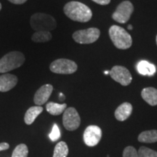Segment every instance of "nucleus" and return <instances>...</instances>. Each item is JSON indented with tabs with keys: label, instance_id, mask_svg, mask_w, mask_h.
Returning <instances> with one entry per match:
<instances>
[{
	"label": "nucleus",
	"instance_id": "1",
	"mask_svg": "<svg viewBox=\"0 0 157 157\" xmlns=\"http://www.w3.org/2000/svg\"><path fill=\"white\" fill-rule=\"evenodd\" d=\"M63 11L68 18L77 22H88L93 17V13L90 7L79 2H68L64 6Z\"/></svg>",
	"mask_w": 157,
	"mask_h": 157
},
{
	"label": "nucleus",
	"instance_id": "2",
	"mask_svg": "<svg viewBox=\"0 0 157 157\" xmlns=\"http://www.w3.org/2000/svg\"><path fill=\"white\" fill-rule=\"evenodd\" d=\"M109 34L113 44L117 48L120 50H127L132 46V37L122 27L113 25L110 27Z\"/></svg>",
	"mask_w": 157,
	"mask_h": 157
},
{
	"label": "nucleus",
	"instance_id": "3",
	"mask_svg": "<svg viewBox=\"0 0 157 157\" xmlns=\"http://www.w3.org/2000/svg\"><path fill=\"white\" fill-rule=\"evenodd\" d=\"M25 62V56L22 52L13 51L0 59V73H7L21 67Z\"/></svg>",
	"mask_w": 157,
	"mask_h": 157
},
{
	"label": "nucleus",
	"instance_id": "4",
	"mask_svg": "<svg viewBox=\"0 0 157 157\" xmlns=\"http://www.w3.org/2000/svg\"><path fill=\"white\" fill-rule=\"evenodd\" d=\"M30 24L31 28L36 31H50L57 26L56 21L52 15L40 13H35L31 17Z\"/></svg>",
	"mask_w": 157,
	"mask_h": 157
},
{
	"label": "nucleus",
	"instance_id": "5",
	"mask_svg": "<svg viewBox=\"0 0 157 157\" xmlns=\"http://www.w3.org/2000/svg\"><path fill=\"white\" fill-rule=\"evenodd\" d=\"M77 68L75 62L65 58L57 59L50 66L51 71L58 74H72L77 71Z\"/></svg>",
	"mask_w": 157,
	"mask_h": 157
},
{
	"label": "nucleus",
	"instance_id": "6",
	"mask_svg": "<svg viewBox=\"0 0 157 157\" xmlns=\"http://www.w3.org/2000/svg\"><path fill=\"white\" fill-rule=\"evenodd\" d=\"M101 31L97 28H90L76 31L73 34V39L76 42L82 44H92L99 39Z\"/></svg>",
	"mask_w": 157,
	"mask_h": 157
},
{
	"label": "nucleus",
	"instance_id": "7",
	"mask_svg": "<svg viewBox=\"0 0 157 157\" xmlns=\"http://www.w3.org/2000/svg\"><path fill=\"white\" fill-rule=\"evenodd\" d=\"M63 124L68 131H74L78 128L81 124V119L76 109L70 107L66 109L63 116Z\"/></svg>",
	"mask_w": 157,
	"mask_h": 157
},
{
	"label": "nucleus",
	"instance_id": "8",
	"mask_svg": "<svg viewBox=\"0 0 157 157\" xmlns=\"http://www.w3.org/2000/svg\"><path fill=\"white\" fill-rule=\"evenodd\" d=\"M134 11L132 4L129 1H124L117 7L112 15V18L119 23H125L130 18Z\"/></svg>",
	"mask_w": 157,
	"mask_h": 157
},
{
	"label": "nucleus",
	"instance_id": "9",
	"mask_svg": "<svg viewBox=\"0 0 157 157\" xmlns=\"http://www.w3.org/2000/svg\"><path fill=\"white\" fill-rule=\"evenodd\" d=\"M111 77L115 82L121 84L122 86H127L132 82V77L130 72L127 68L121 66H115L110 71Z\"/></svg>",
	"mask_w": 157,
	"mask_h": 157
},
{
	"label": "nucleus",
	"instance_id": "10",
	"mask_svg": "<svg viewBox=\"0 0 157 157\" xmlns=\"http://www.w3.org/2000/svg\"><path fill=\"white\" fill-rule=\"evenodd\" d=\"M102 137V130L96 125H90L85 129L83 135L84 142L87 146H97Z\"/></svg>",
	"mask_w": 157,
	"mask_h": 157
},
{
	"label": "nucleus",
	"instance_id": "11",
	"mask_svg": "<svg viewBox=\"0 0 157 157\" xmlns=\"http://www.w3.org/2000/svg\"><path fill=\"white\" fill-rule=\"evenodd\" d=\"M53 90V87L51 84H47L42 85L35 93L34 102L36 105L41 106L48 102Z\"/></svg>",
	"mask_w": 157,
	"mask_h": 157
},
{
	"label": "nucleus",
	"instance_id": "12",
	"mask_svg": "<svg viewBox=\"0 0 157 157\" xmlns=\"http://www.w3.org/2000/svg\"><path fill=\"white\" fill-rule=\"evenodd\" d=\"M18 82L17 76L10 74L0 76V92L6 93L14 88Z\"/></svg>",
	"mask_w": 157,
	"mask_h": 157
},
{
	"label": "nucleus",
	"instance_id": "13",
	"mask_svg": "<svg viewBox=\"0 0 157 157\" xmlns=\"http://www.w3.org/2000/svg\"><path fill=\"white\" fill-rule=\"evenodd\" d=\"M132 112V105L129 103H123L116 109L114 116L118 121H124L130 117Z\"/></svg>",
	"mask_w": 157,
	"mask_h": 157
},
{
	"label": "nucleus",
	"instance_id": "14",
	"mask_svg": "<svg viewBox=\"0 0 157 157\" xmlns=\"http://www.w3.org/2000/svg\"><path fill=\"white\" fill-rule=\"evenodd\" d=\"M143 99L151 106L157 105V90L154 87L144 88L141 92Z\"/></svg>",
	"mask_w": 157,
	"mask_h": 157
},
{
	"label": "nucleus",
	"instance_id": "15",
	"mask_svg": "<svg viewBox=\"0 0 157 157\" xmlns=\"http://www.w3.org/2000/svg\"><path fill=\"white\" fill-rule=\"evenodd\" d=\"M137 70L142 75L152 76L156 73V67L154 64L146 61L141 60L137 65Z\"/></svg>",
	"mask_w": 157,
	"mask_h": 157
},
{
	"label": "nucleus",
	"instance_id": "16",
	"mask_svg": "<svg viewBox=\"0 0 157 157\" xmlns=\"http://www.w3.org/2000/svg\"><path fill=\"white\" fill-rule=\"evenodd\" d=\"M43 111V108L42 106H32L27 110L25 113L24 121L26 124L30 125L35 121L36 117Z\"/></svg>",
	"mask_w": 157,
	"mask_h": 157
},
{
	"label": "nucleus",
	"instance_id": "17",
	"mask_svg": "<svg viewBox=\"0 0 157 157\" xmlns=\"http://www.w3.org/2000/svg\"><path fill=\"white\" fill-rule=\"evenodd\" d=\"M67 108V104H59L54 102H50L46 105V110L49 113L53 116L60 115L66 111Z\"/></svg>",
	"mask_w": 157,
	"mask_h": 157
},
{
	"label": "nucleus",
	"instance_id": "18",
	"mask_svg": "<svg viewBox=\"0 0 157 157\" xmlns=\"http://www.w3.org/2000/svg\"><path fill=\"white\" fill-rule=\"evenodd\" d=\"M138 141L141 143H152L157 142V130H147L142 132L138 136Z\"/></svg>",
	"mask_w": 157,
	"mask_h": 157
},
{
	"label": "nucleus",
	"instance_id": "19",
	"mask_svg": "<svg viewBox=\"0 0 157 157\" xmlns=\"http://www.w3.org/2000/svg\"><path fill=\"white\" fill-rule=\"evenodd\" d=\"M52 34L50 31H36L34 34L32 35L31 39L34 42H47L52 39Z\"/></svg>",
	"mask_w": 157,
	"mask_h": 157
},
{
	"label": "nucleus",
	"instance_id": "20",
	"mask_svg": "<svg viewBox=\"0 0 157 157\" xmlns=\"http://www.w3.org/2000/svg\"><path fill=\"white\" fill-rule=\"evenodd\" d=\"M68 146L64 141L59 142L55 147L53 157H66L68 156Z\"/></svg>",
	"mask_w": 157,
	"mask_h": 157
},
{
	"label": "nucleus",
	"instance_id": "21",
	"mask_svg": "<svg viewBox=\"0 0 157 157\" xmlns=\"http://www.w3.org/2000/svg\"><path fill=\"white\" fill-rule=\"evenodd\" d=\"M29 148L26 145L20 144L15 147L13 151L12 157H28Z\"/></svg>",
	"mask_w": 157,
	"mask_h": 157
},
{
	"label": "nucleus",
	"instance_id": "22",
	"mask_svg": "<svg viewBox=\"0 0 157 157\" xmlns=\"http://www.w3.org/2000/svg\"><path fill=\"white\" fill-rule=\"evenodd\" d=\"M139 157H157V152L147 147L142 146L137 151Z\"/></svg>",
	"mask_w": 157,
	"mask_h": 157
},
{
	"label": "nucleus",
	"instance_id": "23",
	"mask_svg": "<svg viewBox=\"0 0 157 157\" xmlns=\"http://www.w3.org/2000/svg\"><path fill=\"white\" fill-rule=\"evenodd\" d=\"M123 157H139L138 152L133 146H127L124 148L122 154Z\"/></svg>",
	"mask_w": 157,
	"mask_h": 157
},
{
	"label": "nucleus",
	"instance_id": "24",
	"mask_svg": "<svg viewBox=\"0 0 157 157\" xmlns=\"http://www.w3.org/2000/svg\"><path fill=\"white\" fill-rule=\"evenodd\" d=\"M60 137V129H59V127L56 124H54L53 127H52V132L50 133L49 135V137L50 138V140L52 141H55L58 140Z\"/></svg>",
	"mask_w": 157,
	"mask_h": 157
},
{
	"label": "nucleus",
	"instance_id": "25",
	"mask_svg": "<svg viewBox=\"0 0 157 157\" xmlns=\"http://www.w3.org/2000/svg\"><path fill=\"white\" fill-rule=\"evenodd\" d=\"M93 1L101 5H107L111 2V0H93Z\"/></svg>",
	"mask_w": 157,
	"mask_h": 157
},
{
	"label": "nucleus",
	"instance_id": "26",
	"mask_svg": "<svg viewBox=\"0 0 157 157\" xmlns=\"http://www.w3.org/2000/svg\"><path fill=\"white\" fill-rule=\"evenodd\" d=\"M10 148V145L7 143H0V151H5Z\"/></svg>",
	"mask_w": 157,
	"mask_h": 157
},
{
	"label": "nucleus",
	"instance_id": "27",
	"mask_svg": "<svg viewBox=\"0 0 157 157\" xmlns=\"http://www.w3.org/2000/svg\"><path fill=\"white\" fill-rule=\"evenodd\" d=\"M11 3L15 4V5H22V4L25 3L27 0H8Z\"/></svg>",
	"mask_w": 157,
	"mask_h": 157
},
{
	"label": "nucleus",
	"instance_id": "28",
	"mask_svg": "<svg viewBox=\"0 0 157 157\" xmlns=\"http://www.w3.org/2000/svg\"><path fill=\"white\" fill-rule=\"evenodd\" d=\"M65 99V95H63V94L62 93H60V101H63V100Z\"/></svg>",
	"mask_w": 157,
	"mask_h": 157
},
{
	"label": "nucleus",
	"instance_id": "29",
	"mask_svg": "<svg viewBox=\"0 0 157 157\" xmlns=\"http://www.w3.org/2000/svg\"><path fill=\"white\" fill-rule=\"evenodd\" d=\"M127 28H128L129 30H132V25H129Z\"/></svg>",
	"mask_w": 157,
	"mask_h": 157
},
{
	"label": "nucleus",
	"instance_id": "30",
	"mask_svg": "<svg viewBox=\"0 0 157 157\" xmlns=\"http://www.w3.org/2000/svg\"><path fill=\"white\" fill-rule=\"evenodd\" d=\"M109 73H110V71H106L104 72V74H109Z\"/></svg>",
	"mask_w": 157,
	"mask_h": 157
},
{
	"label": "nucleus",
	"instance_id": "31",
	"mask_svg": "<svg viewBox=\"0 0 157 157\" xmlns=\"http://www.w3.org/2000/svg\"><path fill=\"white\" fill-rule=\"evenodd\" d=\"M1 10H2V5L1 3H0V11H1Z\"/></svg>",
	"mask_w": 157,
	"mask_h": 157
},
{
	"label": "nucleus",
	"instance_id": "32",
	"mask_svg": "<svg viewBox=\"0 0 157 157\" xmlns=\"http://www.w3.org/2000/svg\"><path fill=\"white\" fill-rule=\"evenodd\" d=\"M156 44H157V36H156Z\"/></svg>",
	"mask_w": 157,
	"mask_h": 157
}]
</instances>
